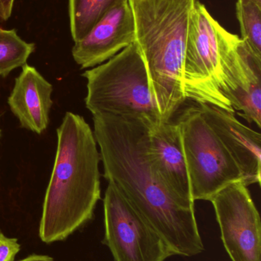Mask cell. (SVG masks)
<instances>
[{
    "label": "cell",
    "instance_id": "cell-1",
    "mask_svg": "<svg viewBox=\"0 0 261 261\" xmlns=\"http://www.w3.org/2000/svg\"><path fill=\"white\" fill-rule=\"evenodd\" d=\"M93 121L107 182L117 187L175 255L193 257L203 252L195 202L173 193L150 159L149 124L154 122L110 114L93 115Z\"/></svg>",
    "mask_w": 261,
    "mask_h": 261
},
{
    "label": "cell",
    "instance_id": "cell-2",
    "mask_svg": "<svg viewBox=\"0 0 261 261\" xmlns=\"http://www.w3.org/2000/svg\"><path fill=\"white\" fill-rule=\"evenodd\" d=\"M57 135L39 226L40 239L46 244L64 240L87 223L101 199V156L90 125L67 112Z\"/></svg>",
    "mask_w": 261,
    "mask_h": 261
},
{
    "label": "cell",
    "instance_id": "cell-3",
    "mask_svg": "<svg viewBox=\"0 0 261 261\" xmlns=\"http://www.w3.org/2000/svg\"><path fill=\"white\" fill-rule=\"evenodd\" d=\"M196 0H129L136 41L163 122L185 99L183 70L190 12Z\"/></svg>",
    "mask_w": 261,
    "mask_h": 261
},
{
    "label": "cell",
    "instance_id": "cell-4",
    "mask_svg": "<svg viewBox=\"0 0 261 261\" xmlns=\"http://www.w3.org/2000/svg\"><path fill=\"white\" fill-rule=\"evenodd\" d=\"M82 76L87 81L85 105L92 115L163 122L136 41L106 62L86 70Z\"/></svg>",
    "mask_w": 261,
    "mask_h": 261
},
{
    "label": "cell",
    "instance_id": "cell-5",
    "mask_svg": "<svg viewBox=\"0 0 261 261\" xmlns=\"http://www.w3.org/2000/svg\"><path fill=\"white\" fill-rule=\"evenodd\" d=\"M208 9L196 0L190 12L183 70L185 99L234 112L225 93L229 90L223 61Z\"/></svg>",
    "mask_w": 261,
    "mask_h": 261
},
{
    "label": "cell",
    "instance_id": "cell-6",
    "mask_svg": "<svg viewBox=\"0 0 261 261\" xmlns=\"http://www.w3.org/2000/svg\"><path fill=\"white\" fill-rule=\"evenodd\" d=\"M176 122L195 202L210 201L230 184L243 182L242 172L204 119L198 104L185 109Z\"/></svg>",
    "mask_w": 261,
    "mask_h": 261
},
{
    "label": "cell",
    "instance_id": "cell-7",
    "mask_svg": "<svg viewBox=\"0 0 261 261\" xmlns=\"http://www.w3.org/2000/svg\"><path fill=\"white\" fill-rule=\"evenodd\" d=\"M103 243L114 261H165L174 256L167 242L111 182L104 199Z\"/></svg>",
    "mask_w": 261,
    "mask_h": 261
},
{
    "label": "cell",
    "instance_id": "cell-8",
    "mask_svg": "<svg viewBox=\"0 0 261 261\" xmlns=\"http://www.w3.org/2000/svg\"><path fill=\"white\" fill-rule=\"evenodd\" d=\"M222 240L232 261H261L260 219L248 187L230 184L211 200Z\"/></svg>",
    "mask_w": 261,
    "mask_h": 261
},
{
    "label": "cell",
    "instance_id": "cell-9",
    "mask_svg": "<svg viewBox=\"0 0 261 261\" xmlns=\"http://www.w3.org/2000/svg\"><path fill=\"white\" fill-rule=\"evenodd\" d=\"M134 41L133 11L129 0H121L84 38L75 43L72 55L81 68H91L108 61Z\"/></svg>",
    "mask_w": 261,
    "mask_h": 261
},
{
    "label": "cell",
    "instance_id": "cell-10",
    "mask_svg": "<svg viewBox=\"0 0 261 261\" xmlns=\"http://www.w3.org/2000/svg\"><path fill=\"white\" fill-rule=\"evenodd\" d=\"M204 119L217 135L243 176L248 187L260 184L261 135L236 118L234 112L208 104H198Z\"/></svg>",
    "mask_w": 261,
    "mask_h": 261
},
{
    "label": "cell",
    "instance_id": "cell-11",
    "mask_svg": "<svg viewBox=\"0 0 261 261\" xmlns=\"http://www.w3.org/2000/svg\"><path fill=\"white\" fill-rule=\"evenodd\" d=\"M147 148L153 165L170 190L181 199L195 202L177 123L172 120L150 122Z\"/></svg>",
    "mask_w": 261,
    "mask_h": 261
},
{
    "label": "cell",
    "instance_id": "cell-12",
    "mask_svg": "<svg viewBox=\"0 0 261 261\" xmlns=\"http://www.w3.org/2000/svg\"><path fill=\"white\" fill-rule=\"evenodd\" d=\"M53 87L34 67L26 64L15 79L8 99L12 113L21 126L36 134L46 130L52 107Z\"/></svg>",
    "mask_w": 261,
    "mask_h": 261
},
{
    "label": "cell",
    "instance_id": "cell-13",
    "mask_svg": "<svg viewBox=\"0 0 261 261\" xmlns=\"http://www.w3.org/2000/svg\"><path fill=\"white\" fill-rule=\"evenodd\" d=\"M225 97L241 117L260 128L261 67L251 70L244 84Z\"/></svg>",
    "mask_w": 261,
    "mask_h": 261
},
{
    "label": "cell",
    "instance_id": "cell-14",
    "mask_svg": "<svg viewBox=\"0 0 261 261\" xmlns=\"http://www.w3.org/2000/svg\"><path fill=\"white\" fill-rule=\"evenodd\" d=\"M121 0H69L70 33L74 41L86 36Z\"/></svg>",
    "mask_w": 261,
    "mask_h": 261
},
{
    "label": "cell",
    "instance_id": "cell-15",
    "mask_svg": "<svg viewBox=\"0 0 261 261\" xmlns=\"http://www.w3.org/2000/svg\"><path fill=\"white\" fill-rule=\"evenodd\" d=\"M34 50L35 44L23 41L13 29L0 28V76L25 65Z\"/></svg>",
    "mask_w": 261,
    "mask_h": 261
},
{
    "label": "cell",
    "instance_id": "cell-16",
    "mask_svg": "<svg viewBox=\"0 0 261 261\" xmlns=\"http://www.w3.org/2000/svg\"><path fill=\"white\" fill-rule=\"evenodd\" d=\"M236 8L241 38L261 58V5L254 0H238Z\"/></svg>",
    "mask_w": 261,
    "mask_h": 261
},
{
    "label": "cell",
    "instance_id": "cell-17",
    "mask_svg": "<svg viewBox=\"0 0 261 261\" xmlns=\"http://www.w3.org/2000/svg\"><path fill=\"white\" fill-rule=\"evenodd\" d=\"M19 251L17 239H9L0 233V261H14Z\"/></svg>",
    "mask_w": 261,
    "mask_h": 261
},
{
    "label": "cell",
    "instance_id": "cell-18",
    "mask_svg": "<svg viewBox=\"0 0 261 261\" xmlns=\"http://www.w3.org/2000/svg\"><path fill=\"white\" fill-rule=\"evenodd\" d=\"M15 0H0V22L7 21L12 15Z\"/></svg>",
    "mask_w": 261,
    "mask_h": 261
},
{
    "label": "cell",
    "instance_id": "cell-19",
    "mask_svg": "<svg viewBox=\"0 0 261 261\" xmlns=\"http://www.w3.org/2000/svg\"><path fill=\"white\" fill-rule=\"evenodd\" d=\"M19 261H53V259L48 256L32 255Z\"/></svg>",
    "mask_w": 261,
    "mask_h": 261
},
{
    "label": "cell",
    "instance_id": "cell-20",
    "mask_svg": "<svg viewBox=\"0 0 261 261\" xmlns=\"http://www.w3.org/2000/svg\"><path fill=\"white\" fill-rule=\"evenodd\" d=\"M254 1H255L256 3H258V4L261 5V0H254Z\"/></svg>",
    "mask_w": 261,
    "mask_h": 261
},
{
    "label": "cell",
    "instance_id": "cell-21",
    "mask_svg": "<svg viewBox=\"0 0 261 261\" xmlns=\"http://www.w3.org/2000/svg\"><path fill=\"white\" fill-rule=\"evenodd\" d=\"M0 134H1V130H0Z\"/></svg>",
    "mask_w": 261,
    "mask_h": 261
}]
</instances>
